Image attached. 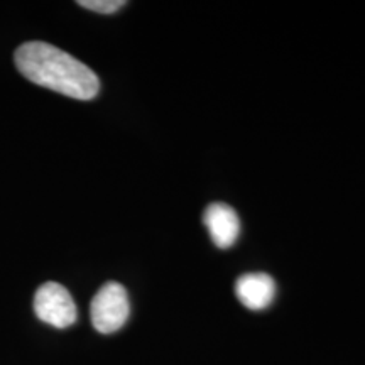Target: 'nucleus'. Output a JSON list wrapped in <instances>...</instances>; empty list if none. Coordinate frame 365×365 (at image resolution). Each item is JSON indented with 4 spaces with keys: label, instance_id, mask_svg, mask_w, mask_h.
Masks as SVG:
<instances>
[{
    "label": "nucleus",
    "instance_id": "obj_1",
    "mask_svg": "<svg viewBox=\"0 0 365 365\" xmlns=\"http://www.w3.org/2000/svg\"><path fill=\"white\" fill-rule=\"evenodd\" d=\"M16 66L27 80L76 100L98 95L100 80L85 63L48 43H26L17 48Z\"/></svg>",
    "mask_w": 365,
    "mask_h": 365
},
{
    "label": "nucleus",
    "instance_id": "obj_4",
    "mask_svg": "<svg viewBox=\"0 0 365 365\" xmlns=\"http://www.w3.org/2000/svg\"><path fill=\"white\" fill-rule=\"evenodd\" d=\"M205 227L218 249H230L239 239L240 220L235 210L225 203H213L205 210Z\"/></svg>",
    "mask_w": 365,
    "mask_h": 365
},
{
    "label": "nucleus",
    "instance_id": "obj_2",
    "mask_svg": "<svg viewBox=\"0 0 365 365\" xmlns=\"http://www.w3.org/2000/svg\"><path fill=\"white\" fill-rule=\"evenodd\" d=\"M130 314L129 296L125 287L118 282H107L91 299V325L100 333H113L125 325Z\"/></svg>",
    "mask_w": 365,
    "mask_h": 365
},
{
    "label": "nucleus",
    "instance_id": "obj_5",
    "mask_svg": "<svg viewBox=\"0 0 365 365\" xmlns=\"http://www.w3.org/2000/svg\"><path fill=\"white\" fill-rule=\"evenodd\" d=\"M235 294L245 308L264 309L274 301L276 296V282L271 276L262 272L245 274L235 282Z\"/></svg>",
    "mask_w": 365,
    "mask_h": 365
},
{
    "label": "nucleus",
    "instance_id": "obj_3",
    "mask_svg": "<svg viewBox=\"0 0 365 365\" xmlns=\"http://www.w3.org/2000/svg\"><path fill=\"white\" fill-rule=\"evenodd\" d=\"M34 313L41 322L54 328H68L76 322V304L65 286L46 282L36 291Z\"/></svg>",
    "mask_w": 365,
    "mask_h": 365
},
{
    "label": "nucleus",
    "instance_id": "obj_6",
    "mask_svg": "<svg viewBox=\"0 0 365 365\" xmlns=\"http://www.w3.org/2000/svg\"><path fill=\"white\" fill-rule=\"evenodd\" d=\"M78 6L98 14H113L125 6L124 0H80Z\"/></svg>",
    "mask_w": 365,
    "mask_h": 365
}]
</instances>
